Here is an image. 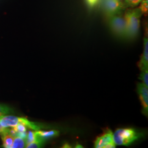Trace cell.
<instances>
[{"label":"cell","mask_w":148,"mask_h":148,"mask_svg":"<svg viewBox=\"0 0 148 148\" xmlns=\"http://www.w3.org/2000/svg\"><path fill=\"white\" fill-rule=\"evenodd\" d=\"M142 13L139 8L127 10L125 14L126 23V32L125 37L133 39L137 36L140 27V18Z\"/></svg>","instance_id":"1"},{"label":"cell","mask_w":148,"mask_h":148,"mask_svg":"<svg viewBox=\"0 0 148 148\" xmlns=\"http://www.w3.org/2000/svg\"><path fill=\"white\" fill-rule=\"evenodd\" d=\"M140 136L141 134L133 128H119L113 134V139L116 145L128 146Z\"/></svg>","instance_id":"2"},{"label":"cell","mask_w":148,"mask_h":148,"mask_svg":"<svg viewBox=\"0 0 148 148\" xmlns=\"http://www.w3.org/2000/svg\"><path fill=\"white\" fill-rule=\"evenodd\" d=\"M109 24L112 32L118 36L125 37L126 23L124 17L118 15L109 16Z\"/></svg>","instance_id":"3"},{"label":"cell","mask_w":148,"mask_h":148,"mask_svg":"<svg viewBox=\"0 0 148 148\" xmlns=\"http://www.w3.org/2000/svg\"><path fill=\"white\" fill-rule=\"evenodd\" d=\"M101 5L103 11L109 17L120 14L126 8L123 2L118 0H102Z\"/></svg>","instance_id":"4"},{"label":"cell","mask_w":148,"mask_h":148,"mask_svg":"<svg viewBox=\"0 0 148 148\" xmlns=\"http://www.w3.org/2000/svg\"><path fill=\"white\" fill-rule=\"evenodd\" d=\"M116 144L113 139V133L108 130L101 137L97 138L95 142V148H114Z\"/></svg>","instance_id":"5"},{"label":"cell","mask_w":148,"mask_h":148,"mask_svg":"<svg viewBox=\"0 0 148 148\" xmlns=\"http://www.w3.org/2000/svg\"><path fill=\"white\" fill-rule=\"evenodd\" d=\"M137 92L142 106H143V114L147 116L148 113V87L143 83H138Z\"/></svg>","instance_id":"6"},{"label":"cell","mask_w":148,"mask_h":148,"mask_svg":"<svg viewBox=\"0 0 148 148\" xmlns=\"http://www.w3.org/2000/svg\"><path fill=\"white\" fill-rule=\"evenodd\" d=\"M138 66L141 71L148 69V38H144V49Z\"/></svg>","instance_id":"7"},{"label":"cell","mask_w":148,"mask_h":148,"mask_svg":"<svg viewBox=\"0 0 148 148\" xmlns=\"http://www.w3.org/2000/svg\"><path fill=\"white\" fill-rule=\"evenodd\" d=\"M21 121V117L8 115L4 116L1 120L0 123L2 126L4 128L14 127Z\"/></svg>","instance_id":"8"},{"label":"cell","mask_w":148,"mask_h":148,"mask_svg":"<svg viewBox=\"0 0 148 148\" xmlns=\"http://www.w3.org/2000/svg\"><path fill=\"white\" fill-rule=\"evenodd\" d=\"M36 133L39 137L41 138L42 139L45 141L48 139L58 136L59 132L58 131L56 130H52L49 131H42L39 130L36 131Z\"/></svg>","instance_id":"9"},{"label":"cell","mask_w":148,"mask_h":148,"mask_svg":"<svg viewBox=\"0 0 148 148\" xmlns=\"http://www.w3.org/2000/svg\"><path fill=\"white\" fill-rule=\"evenodd\" d=\"M5 128L2 132L0 133L3 141V146L5 148H11L13 143L14 137L5 132Z\"/></svg>","instance_id":"10"},{"label":"cell","mask_w":148,"mask_h":148,"mask_svg":"<svg viewBox=\"0 0 148 148\" xmlns=\"http://www.w3.org/2000/svg\"><path fill=\"white\" fill-rule=\"evenodd\" d=\"M26 142L25 139L16 136L14 138L13 143L12 145V148H26Z\"/></svg>","instance_id":"11"},{"label":"cell","mask_w":148,"mask_h":148,"mask_svg":"<svg viewBox=\"0 0 148 148\" xmlns=\"http://www.w3.org/2000/svg\"><path fill=\"white\" fill-rule=\"evenodd\" d=\"M36 132V131H35ZM45 142V140H43L41 138L39 137L36 133V139L32 143L27 144L26 146L27 148H38L42 147Z\"/></svg>","instance_id":"12"},{"label":"cell","mask_w":148,"mask_h":148,"mask_svg":"<svg viewBox=\"0 0 148 148\" xmlns=\"http://www.w3.org/2000/svg\"><path fill=\"white\" fill-rule=\"evenodd\" d=\"M142 0H124V5L126 8L128 7H134L137 6Z\"/></svg>","instance_id":"13"},{"label":"cell","mask_w":148,"mask_h":148,"mask_svg":"<svg viewBox=\"0 0 148 148\" xmlns=\"http://www.w3.org/2000/svg\"><path fill=\"white\" fill-rule=\"evenodd\" d=\"M139 79L143 81V83L148 87V69L141 71Z\"/></svg>","instance_id":"14"},{"label":"cell","mask_w":148,"mask_h":148,"mask_svg":"<svg viewBox=\"0 0 148 148\" xmlns=\"http://www.w3.org/2000/svg\"><path fill=\"white\" fill-rule=\"evenodd\" d=\"M13 112V110L8 106L0 104V115L8 114Z\"/></svg>","instance_id":"15"},{"label":"cell","mask_w":148,"mask_h":148,"mask_svg":"<svg viewBox=\"0 0 148 148\" xmlns=\"http://www.w3.org/2000/svg\"><path fill=\"white\" fill-rule=\"evenodd\" d=\"M36 139V132L35 131H29L27 134V138L25 139L26 145H27L32 142H34Z\"/></svg>","instance_id":"16"},{"label":"cell","mask_w":148,"mask_h":148,"mask_svg":"<svg viewBox=\"0 0 148 148\" xmlns=\"http://www.w3.org/2000/svg\"><path fill=\"white\" fill-rule=\"evenodd\" d=\"M141 5L139 8L142 14H146L148 13V0H142L141 1Z\"/></svg>","instance_id":"17"},{"label":"cell","mask_w":148,"mask_h":148,"mask_svg":"<svg viewBox=\"0 0 148 148\" xmlns=\"http://www.w3.org/2000/svg\"><path fill=\"white\" fill-rule=\"evenodd\" d=\"M13 127L16 132H25L27 131V127L22 123H19L16 126Z\"/></svg>","instance_id":"18"},{"label":"cell","mask_w":148,"mask_h":148,"mask_svg":"<svg viewBox=\"0 0 148 148\" xmlns=\"http://www.w3.org/2000/svg\"><path fill=\"white\" fill-rule=\"evenodd\" d=\"M99 0H86L87 5L90 7H94L95 5H97Z\"/></svg>","instance_id":"19"},{"label":"cell","mask_w":148,"mask_h":148,"mask_svg":"<svg viewBox=\"0 0 148 148\" xmlns=\"http://www.w3.org/2000/svg\"><path fill=\"white\" fill-rule=\"evenodd\" d=\"M4 128H5L2 126V125H1V123H0V133L1 132H2V131H3Z\"/></svg>","instance_id":"20"},{"label":"cell","mask_w":148,"mask_h":148,"mask_svg":"<svg viewBox=\"0 0 148 148\" xmlns=\"http://www.w3.org/2000/svg\"><path fill=\"white\" fill-rule=\"evenodd\" d=\"M4 116V115H0V120Z\"/></svg>","instance_id":"21"},{"label":"cell","mask_w":148,"mask_h":148,"mask_svg":"<svg viewBox=\"0 0 148 148\" xmlns=\"http://www.w3.org/2000/svg\"><path fill=\"white\" fill-rule=\"evenodd\" d=\"M118 1H121V2H122V1H123V0H118Z\"/></svg>","instance_id":"22"}]
</instances>
